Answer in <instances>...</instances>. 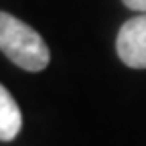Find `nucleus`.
I'll return each instance as SVG.
<instances>
[{"instance_id": "nucleus-4", "label": "nucleus", "mask_w": 146, "mask_h": 146, "mask_svg": "<svg viewBox=\"0 0 146 146\" xmlns=\"http://www.w3.org/2000/svg\"><path fill=\"white\" fill-rule=\"evenodd\" d=\"M122 2L136 12H146V0H122Z\"/></svg>"}, {"instance_id": "nucleus-1", "label": "nucleus", "mask_w": 146, "mask_h": 146, "mask_svg": "<svg viewBox=\"0 0 146 146\" xmlns=\"http://www.w3.org/2000/svg\"><path fill=\"white\" fill-rule=\"evenodd\" d=\"M0 51L27 71H43L51 59L43 36L8 12H0Z\"/></svg>"}, {"instance_id": "nucleus-3", "label": "nucleus", "mask_w": 146, "mask_h": 146, "mask_svg": "<svg viewBox=\"0 0 146 146\" xmlns=\"http://www.w3.org/2000/svg\"><path fill=\"white\" fill-rule=\"evenodd\" d=\"M21 128H23L21 108L10 96V91L0 83V140L2 142L14 140Z\"/></svg>"}, {"instance_id": "nucleus-2", "label": "nucleus", "mask_w": 146, "mask_h": 146, "mask_svg": "<svg viewBox=\"0 0 146 146\" xmlns=\"http://www.w3.org/2000/svg\"><path fill=\"white\" fill-rule=\"evenodd\" d=\"M116 51L124 65L132 69H146V12L122 25Z\"/></svg>"}]
</instances>
